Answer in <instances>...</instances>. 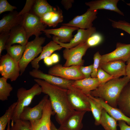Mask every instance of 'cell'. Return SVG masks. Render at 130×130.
I'll list each match as a JSON object with an SVG mask.
<instances>
[{
	"label": "cell",
	"mask_w": 130,
	"mask_h": 130,
	"mask_svg": "<svg viewBox=\"0 0 130 130\" xmlns=\"http://www.w3.org/2000/svg\"><path fill=\"white\" fill-rule=\"evenodd\" d=\"M130 58V44L117 43L114 50L101 56L100 64L116 60L127 62Z\"/></svg>",
	"instance_id": "cell-10"
},
{
	"label": "cell",
	"mask_w": 130,
	"mask_h": 130,
	"mask_svg": "<svg viewBox=\"0 0 130 130\" xmlns=\"http://www.w3.org/2000/svg\"><path fill=\"white\" fill-rule=\"evenodd\" d=\"M130 81V79L126 76L121 78H114L100 85L89 94L94 97L101 98L111 107L117 108L120 94Z\"/></svg>",
	"instance_id": "cell-2"
},
{
	"label": "cell",
	"mask_w": 130,
	"mask_h": 130,
	"mask_svg": "<svg viewBox=\"0 0 130 130\" xmlns=\"http://www.w3.org/2000/svg\"><path fill=\"white\" fill-rule=\"evenodd\" d=\"M87 96L90 104L91 111L95 120L94 124L96 125H99L100 124L102 112L104 108L101 104Z\"/></svg>",
	"instance_id": "cell-27"
},
{
	"label": "cell",
	"mask_w": 130,
	"mask_h": 130,
	"mask_svg": "<svg viewBox=\"0 0 130 130\" xmlns=\"http://www.w3.org/2000/svg\"><path fill=\"white\" fill-rule=\"evenodd\" d=\"M9 34V36L6 46H11L16 43L25 46L28 42L25 31L21 24L13 27L11 30Z\"/></svg>",
	"instance_id": "cell-21"
},
{
	"label": "cell",
	"mask_w": 130,
	"mask_h": 130,
	"mask_svg": "<svg viewBox=\"0 0 130 130\" xmlns=\"http://www.w3.org/2000/svg\"><path fill=\"white\" fill-rule=\"evenodd\" d=\"M62 47L53 41H51L43 47L42 50L40 55L31 62L32 67L34 69H39V62L45 58L50 56L56 51L61 50Z\"/></svg>",
	"instance_id": "cell-25"
},
{
	"label": "cell",
	"mask_w": 130,
	"mask_h": 130,
	"mask_svg": "<svg viewBox=\"0 0 130 130\" xmlns=\"http://www.w3.org/2000/svg\"><path fill=\"white\" fill-rule=\"evenodd\" d=\"M102 40V37L101 35L95 32L92 34L88 39L86 43L90 47L98 45L101 42Z\"/></svg>",
	"instance_id": "cell-37"
},
{
	"label": "cell",
	"mask_w": 130,
	"mask_h": 130,
	"mask_svg": "<svg viewBox=\"0 0 130 130\" xmlns=\"http://www.w3.org/2000/svg\"><path fill=\"white\" fill-rule=\"evenodd\" d=\"M117 121L104 109L102 112L100 124L105 130H117Z\"/></svg>",
	"instance_id": "cell-29"
},
{
	"label": "cell",
	"mask_w": 130,
	"mask_h": 130,
	"mask_svg": "<svg viewBox=\"0 0 130 130\" xmlns=\"http://www.w3.org/2000/svg\"><path fill=\"white\" fill-rule=\"evenodd\" d=\"M109 20L113 28L123 30L130 35V23L125 20L116 21L110 19Z\"/></svg>",
	"instance_id": "cell-34"
},
{
	"label": "cell",
	"mask_w": 130,
	"mask_h": 130,
	"mask_svg": "<svg viewBox=\"0 0 130 130\" xmlns=\"http://www.w3.org/2000/svg\"><path fill=\"white\" fill-rule=\"evenodd\" d=\"M10 130H32L29 121L20 119L11 123Z\"/></svg>",
	"instance_id": "cell-33"
},
{
	"label": "cell",
	"mask_w": 130,
	"mask_h": 130,
	"mask_svg": "<svg viewBox=\"0 0 130 130\" xmlns=\"http://www.w3.org/2000/svg\"><path fill=\"white\" fill-rule=\"evenodd\" d=\"M89 47L86 42L71 48H65L63 55L66 61L63 66H83L84 60L82 59V57Z\"/></svg>",
	"instance_id": "cell-7"
},
{
	"label": "cell",
	"mask_w": 130,
	"mask_h": 130,
	"mask_svg": "<svg viewBox=\"0 0 130 130\" xmlns=\"http://www.w3.org/2000/svg\"><path fill=\"white\" fill-rule=\"evenodd\" d=\"M79 28L62 25L59 28L46 29L43 32L47 37H49L50 34H53L58 38L59 41L62 43L69 42L73 38L72 33Z\"/></svg>",
	"instance_id": "cell-18"
},
{
	"label": "cell",
	"mask_w": 130,
	"mask_h": 130,
	"mask_svg": "<svg viewBox=\"0 0 130 130\" xmlns=\"http://www.w3.org/2000/svg\"><path fill=\"white\" fill-rule=\"evenodd\" d=\"M101 56L98 51L95 53L94 55V61L93 64V70L91 75V77L92 78H97V77L98 71L100 67Z\"/></svg>",
	"instance_id": "cell-36"
},
{
	"label": "cell",
	"mask_w": 130,
	"mask_h": 130,
	"mask_svg": "<svg viewBox=\"0 0 130 130\" xmlns=\"http://www.w3.org/2000/svg\"><path fill=\"white\" fill-rule=\"evenodd\" d=\"M34 0H27L23 9L19 12L18 15L22 16L30 12Z\"/></svg>",
	"instance_id": "cell-40"
},
{
	"label": "cell",
	"mask_w": 130,
	"mask_h": 130,
	"mask_svg": "<svg viewBox=\"0 0 130 130\" xmlns=\"http://www.w3.org/2000/svg\"><path fill=\"white\" fill-rule=\"evenodd\" d=\"M16 11L5 15L0 20V34H9L14 27L21 24L22 16L18 15Z\"/></svg>",
	"instance_id": "cell-16"
},
{
	"label": "cell",
	"mask_w": 130,
	"mask_h": 130,
	"mask_svg": "<svg viewBox=\"0 0 130 130\" xmlns=\"http://www.w3.org/2000/svg\"><path fill=\"white\" fill-rule=\"evenodd\" d=\"M86 95L101 104L108 114L117 121H124L130 125V118L126 116L118 108L111 107L101 98L94 97L90 94Z\"/></svg>",
	"instance_id": "cell-22"
},
{
	"label": "cell",
	"mask_w": 130,
	"mask_h": 130,
	"mask_svg": "<svg viewBox=\"0 0 130 130\" xmlns=\"http://www.w3.org/2000/svg\"><path fill=\"white\" fill-rule=\"evenodd\" d=\"M86 112L76 111L60 125V130H81L83 127L82 120Z\"/></svg>",
	"instance_id": "cell-19"
},
{
	"label": "cell",
	"mask_w": 130,
	"mask_h": 130,
	"mask_svg": "<svg viewBox=\"0 0 130 130\" xmlns=\"http://www.w3.org/2000/svg\"><path fill=\"white\" fill-rule=\"evenodd\" d=\"M122 60L110 61L100 64V67L111 75L114 78L126 76V65Z\"/></svg>",
	"instance_id": "cell-17"
},
{
	"label": "cell",
	"mask_w": 130,
	"mask_h": 130,
	"mask_svg": "<svg viewBox=\"0 0 130 130\" xmlns=\"http://www.w3.org/2000/svg\"><path fill=\"white\" fill-rule=\"evenodd\" d=\"M81 66L65 67L58 64L50 68L49 74L70 80L76 81L85 78L80 70Z\"/></svg>",
	"instance_id": "cell-8"
},
{
	"label": "cell",
	"mask_w": 130,
	"mask_h": 130,
	"mask_svg": "<svg viewBox=\"0 0 130 130\" xmlns=\"http://www.w3.org/2000/svg\"><path fill=\"white\" fill-rule=\"evenodd\" d=\"M96 28L94 27L86 30L80 29L78 30L77 33L70 42L68 43H64L60 42L56 36H54L53 40L59 44L63 48H71L75 47L82 43L86 42L91 36L96 32Z\"/></svg>",
	"instance_id": "cell-12"
},
{
	"label": "cell",
	"mask_w": 130,
	"mask_h": 130,
	"mask_svg": "<svg viewBox=\"0 0 130 130\" xmlns=\"http://www.w3.org/2000/svg\"><path fill=\"white\" fill-rule=\"evenodd\" d=\"M34 81L41 87L42 92L49 97L57 122L60 125L75 111L70 105L67 98V89L50 84L39 79Z\"/></svg>",
	"instance_id": "cell-1"
},
{
	"label": "cell",
	"mask_w": 130,
	"mask_h": 130,
	"mask_svg": "<svg viewBox=\"0 0 130 130\" xmlns=\"http://www.w3.org/2000/svg\"><path fill=\"white\" fill-rule=\"evenodd\" d=\"M21 25L26 32L28 39L34 35L35 37H39L45 29L47 25L43 23L40 18L30 12L22 15Z\"/></svg>",
	"instance_id": "cell-5"
},
{
	"label": "cell",
	"mask_w": 130,
	"mask_h": 130,
	"mask_svg": "<svg viewBox=\"0 0 130 130\" xmlns=\"http://www.w3.org/2000/svg\"><path fill=\"white\" fill-rule=\"evenodd\" d=\"M48 97V96L46 94L34 107L32 108L27 107L24 108L20 115V119L31 122L41 118Z\"/></svg>",
	"instance_id": "cell-13"
},
{
	"label": "cell",
	"mask_w": 130,
	"mask_h": 130,
	"mask_svg": "<svg viewBox=\"0 0 130 130\" xmlns=\"http://www.w3.org/2000/svg\"><path fill=\"white\" fill-rule=\"evenodd\" d=\"M56 8H55L54 10L53 11L45 13L40 18L41 21L43 23L47 25V24L54 14Z\"/></svg>",
	"instance_id": "cell-42"
},
{
	"label": "cell",
	"mask_w": 130,
	"mask_h": 130,
	"mask_svg": "<svg viewBox=\"0 0 130 130\" xmlns=\"http://www.w3.org/2000/svg\"><path fill=\"white\" fill-rule=\"evenodd\" d=\"M9 36V34H0V56L2 51L5 49L7 41Z\"/></svg>",
	"instance_id": "cell-41"
},
{
	"label": "cell",
	"mask_w": 130,
	"mask_h": 130,
	"mask_svg": "<svg viewBox=\"0 0 130 130\" xmlns=\"http://www.w3.org/2000/svg\"><path fill=\"white\" fill-rule=\"evenodd\" d=\"M26 45H20L6 46L8 54L16 62L19 63L21 59L26 48Z\"/></svg>",
	"instance_id": "cell-28"
},
{
	"label": "cell",
	"mask_w": 130,
	"mask_h": 130,
	"mask_svg": "<svg viewBox=\"0 0 130 130\" xmlns=\"http://www.w3.org/2000/svg\"><path fill=\"white\" fill-rule=\"evenodd\" d=\"M67 94L69 102L75 110L91 111L88 96L80 90L71 84L67 89Z\"/></svg>",
	"instance_id": "cell-6"
},
{
	"label": "cell",
	"mask_w": 130,
	"mask_h": 130,
	"mask_svg": "<svg viewBox=\"0 0 130 130\" xmlns=\"http://www.w3.org/2000/svg\"><path fill=\"white\" fill-rule=\"evenodd\" d=\"M74 2V0H62L61 3L65 8L68 10L72 7V3Z\"/></svg>",
	"instance_id": "cell-43"
},
{
	"label": "cell",
	"mask_w": 130,
	"mask_h": 130,
	"mask_svg": "<svg viewBox=\"0 0 130 130\" xmlns=\"http://www.w3.org/2000/svg\"><path fill=\"white\" fill-rule=\"evenodd\" d=\"M30 75L36 78L43 80L52 85L67 89L74 81L66 80L60 77L47 74L39 69H34L29 72Z\"/></svg>",
	"instance_id": "cell-14"
},
{
	"label": "cell",
	"mask_w": 130,
	"mask_h": 130,
	"mask_svg": "<svg viewBox=\"0 0 130 130\" xmlns=\"http://www.w3.org/2000/svg\"><path fill=\"white\" fill-rule=\"evenodd\" d=\"M52 60L53 64L58 63L59 61L58 55L56 53L52 54L50 56Z\"/></svg>",
	"instance_id": "cell-46"
},
{
	"label": "cell",
	"mask_w": 130,
	"mask_h": 130,
	"mask_svg": "<svg viewBox=\"0 0 130 130\" xmlns=\"http://www.w3.org/2000/svg\"><path fill=\"white\" fill-rule=\"evenodd\" d=\"M118 125L119 127L120 130H130V125L127 124L124 121H118Z\"/></svg>",
	"instance_id": "cell-44"
},
{
	"label": "cell",
	"mask_w": 130,
	"mask_h": 130,
	"mask_svg": "<svg viewBox=\"0 0 130 130\" xmlns=\"http://www.w3.org/2000/svg\"><path fill=\"white\" fill-rule=\"evenodd\" d=\"M7 79L3 77L0 78V100L4 101L7 100L13 87L7 82Z\"/></svg>",
	"instance_id": "cell-30"
},
{
	"label": "cell",
	"mask_w": 130,
	"mask_h": 130,
	"mask_svg": "<svg viewBox=\"0 0 130 130\" xmlns=\"http://www.w3.org/2000/svg\"><path fill=\"white\" fill-rule=\"evenodd\" d=\"M126 76L128 77L130 79V63L127 64L126 65Z\"/></svg>",
	"instance_id": "cell-47"
},
{
	"label": "cell",
	"mask_w": 130,
	"mask_h": 130,
	"mask_svg": "<svg viewBox=\"0 0 130 130\" xmlns=\"http://www.w3.org/2000/svg\"><path fill=\"white\" fill-rule=\"evenodd\" d=\"M54 114L50 101L49 99L44 107L41 118L30 122L31 130H50L51 116Z\"/></svg>",
	"instance_id": "cell-15"
},
{
	"label": "cell",
	"mask_w": 130,
	"mask_h": 130,
	"mask_svg": "<svg viewBox=\"0 0 130 130\" xmlns=\"http://www.w3.org/2000/svg\"><path fill=\"white\" fill-rule=\"evenodd\" d=\"M127 64L130 63V58L128 60L127 62Z\"/></svg>",
	"instance_id": "cell-50"
},
{
	"label": "cell",
	"mask_w": 130,
	"mask_h": 130,
	"mask_svg": "<svg viewBox=\"0 0 130 130\" xmlns=\"http://www.w3.org/2000/svg\"><path fill=\"white\" fill-rule=\"evenodd\" d=\"M0 73L2 77L15 81L20 74L19 63L16 62L8 54L1 56L0 60Z\"/></svg>",
	"instance_id": "cell-9"
},
{
	"label": "cell",
	"mask_w": 130,
	"mask_h": 130,
	"mask_svg": "<svg viewBox=\"0 0 130 130\" xmlns=\"http://www.w3.org/2000/svg\"><path fill=\"white\" fill-rule=\"evenodd\" d=\"M44 62L46 65L48 66L51 65L53 64L50 56L44 58Z\"/></svg>",
	"instance_id": "cell-45"
},
{
	"label": "cell",
	"mask_w": 130,
	"mask_h": 130,
	"mask_svg": "<svg viewBox=\"0 0 130 130\" xmlns=\"http://www.w3.org/2000/svg\"><path fill=\"white\" fill-rule=\"evenodd\" d=\"M54 8L46 0H36L30 12L40 18L45 13L53 11Z\"/></svg>",
	"instance_id": "cell-26"
},
{
	"label": "cell",
	"mask_w": 130,
	"mask_h": 130,
	"mask_svg": "<svg viewBox=\"0 0 130 130\" xmlns=\"http://www.w3.org/2000/svg\"><path fill=\"white\" fill-rule=\"evenodd\" d=\"M45 39V37H37L33 40L28 42L19 63L20 75L24 72L29 63L41 53L43 49L42 45L44 43Z\"/></svg>",
	"instance_id": "cell-4"
},
{
	"label": "cell",
	"mask_w": 130,
	"mask_h": 130,
	"mask_svg": "<svg viewBox=\"0 0 130 130\" xmlns=\"http://www.w3.org/2000/svg\"><path fill=\"white\" fill-rule=\"evenodd\" d=\"M10 120H9L7 124V127L6 130H10Z\"/></svg>",
	"instance_id": "cell-49"
},
{
	"label": "cell",
	"mask_w": 130,
	"mask_h": 130,
	"mask_svg": "<svg viewBox=\"0 0 130 130\" xmlns=\"http://www.w3.org/2000/svg\"><path fill=\"white\" fill-rule=\"evenodd\" d=\"M17 103V101L11 104L5 113L0 117V130H5L9 121L11 120L14 109Z\"/></svg>",
	"instance_id": "cell-31"
},
{
	"label": "cell",
	"mask_w": 130,
	"mask_h": 130,
	"mask_svg": "<svg viewBox=\"0 0 130 130\" xmlns=\"http://www.w3.org/2000/svg\"><path fill=\"white\" fill-rule=\"evenodd\" d=\"M72 85L86 95L89 94L100 85L97 78L91 77L74 81Z\"/></svg>",
	"instance_id": "cell-24"
},
{
	"label": "cell",
	"mask_w": 130,
	"mask_h": 130,
	"mask_svg": "<svg viewBox=\"0 0 130 130\" xmlns=\"http://www.w3.org/2000/svg\"><path fill=\"white\" fill-rule=\"evenodd\" d=\"M97 14L98 10H90L88 8L84 14L76 16L68 23L61 24L80 29H89L92 27V22L97 18Z\"/></svg>",
	"instance_id": "cell-11"
},
{
	"label": "cell",
	"mask_w": 130,
	"mask_h": 130,
	"mask_svg": "<svg viewBox=\"0 0 130 130\" xmlns=\"http://www.w3.org/2000/svg\"><path fill=\"white\" fill-rule=\"evenodd\" d=\"M119 0H97L86 2L85 5L89 7L90 10L106 9L114 11L119 14L124 16V13L117 6Z\"/></svg>",
	"instance_id": "cell-20"
},
{
	"label": "cell",
	"mask_w": 130,
	"mask_h": 130,
	"mask_svg": "<svg viewBox=\"0 0 130 130\" xmlns=\"http://www.w3.org/2000/svg\"><path fill=\"white\" fill-rule=\"evenodd\" d=\"M16 9L17 7L15 6L11 5L6 0H0V14L6 12H13Z\"/></svg>",
	"instance_id": "cell-38"
},
{
	"label": "cell",
	"mask_w": 130,
	"mask_h": 130,
	"mask_svg": "<svg viewBox=\"0 0 130 130\" xmlns=\"http://www.w3.org/2000/svg\"><path fill=\"white\" fill-rule=\"evenodd\" d=\"M117 105L120 110L130 118V81L124 87L118 98Z\"/></svg>",
	"instance_id": "cell-23"
},
{
	"label": "cell",
	"mask_w": 130,
	"mask_h": 130,
	"mask_svg": "<svg viewBox=\"0 0 130 130\" xmlns=\"http://www.w3.org/2000/svg\"><path fill=\"white\" fill-rule=\"evenodd\" d=\"M63 16L62 10L58 7H57L54 14L48 23L47 25L53 27H56L59 23L63 21Z\"/></svg>",
	"instance_id": "cell-32"
},
{
	"label": "cell",
	"mask_w": 130,
	"mask_h": 130,
	"mask_svg": "<svg viewBox=\"0 0 130 130\" xmlns=\"http://www.w3.org/2000/svg\"><path fill=\"white\" fill-rule=\"evenodd\" d=\"M97 78L100 83V85L114 78L113 76L108 74L100 67L98 71Z\"/></svg>",
	"instance_id": "cell-35"
},
{
	"label": "cell",
	"mask_w": 130,
	"mask_h": 130,
	"mask_svg": "<svg viewBox=\"0 0 130 130\" xmlns=\"http://www.w3.org/2000/svg\"><path fill=\"white\" fill-rule=\"evenodd\" d=\"M93 70V65L84 66H81L80 70L85 78H88L91 77V75Z\"/></svg>",
	"instance_id": "cell-39"
},
{
	"label": "cell",
	"mask_w": 130,
	"mask_h": 130,
	"mask_svg": "<svg viewBox=\"0 0 130 130\" xmlns=\"http://www.w3.org/2000/svg\"><path fill=\"white\" fill-rule=\"evenodd\" d=\"M50 130H60L58 129H57L54 124L51 122V127H50Z\"/></svg>",
	"instance_id": "cell-48"
},
{
	"label": "cell",
	"mask_w": 130,
	"mask_h": 130,
	"mask_svg": "<svg viewBox=\"0 0 130 130\" xmlns=\"http://www.w3.org/2000/svg\"><path fill=\"white\" fill-rule=\"evenodd\" d=\"M42 92L41 87L37 83L28 90L23 87L19 88L17 93V103L13 114L11 123L20 120V115L24 109L28 107L35 96L40 94Z\"/></svg>",
	"instance_id": "cell-3"
}]
</instances>
